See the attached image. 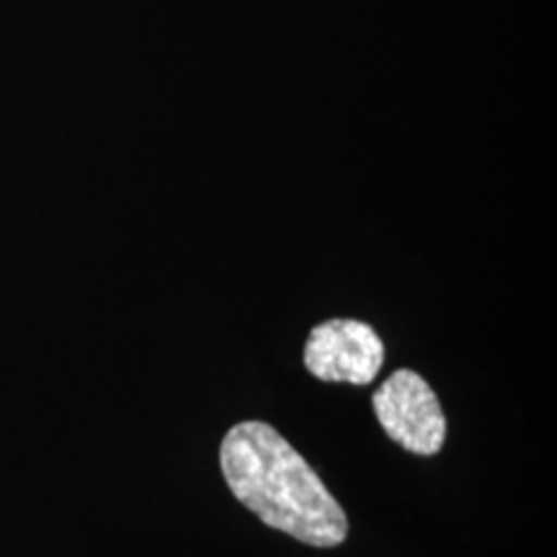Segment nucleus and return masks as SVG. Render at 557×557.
Returning <instances> with one entry per match:
<instances>
[{"mask_svg":"<svg viewBox=\"0 0 557 557\" xmlns=\"http://www.w3.org/2000/svg\"><path fill=\"white\" fill-rule=\"evenodd\" d=\"M302 359L320 382L372 385L385 364V344L364 320L333 318L310 331Z\"/></svg>","mask_w":557,"mask_h":557,"instance_id":"7ed1b4c3","label":"nucleus"},{"mask_svg":"<svg viewBox=\"0 0 557 557\" xmlns=\"http://www.w3.org/2000/svg\"><path fill=\"white\" fill-rule=\"evenodd\" d=\"M220 470L233 496L267 527L310 547L346 542V511L308 459L271 423H235L220 444Z\"/></svg>","mask_w":557,"mask_h":557,"instance_id":"f257e3e1","label":"nucleus"},{"mask_svg":"<svg viewBox=\"0 0 557 557\" xmlns=\"http://www.w3.org/2000/svg\"><path fill=\"white\" fill-rule=\"evenodd\" d=\"M380 426L398 447L418 457H434L447 442V416L434 387L413 369H398L372 398Z\"/></svg>","mask_w":557,"mask_h":557,"instance_id":"f03ea898","label":"nucleus"}]
</instances>
